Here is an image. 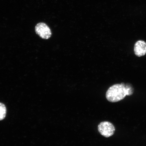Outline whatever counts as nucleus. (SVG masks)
I'll use <instances>...</instances> for the list:
<instances>
[{
    "label": "nucleus",
    "mask_w": 146,
    "mask_h": 146,
    "mask_svg": "<svg viewBox=\"0 0 146 146\" xmlns=\"http://www.w3.org/2000/svg\"><path fill=\"white\" fill-rule=\"evenodd\" d=\"M134 89L129 84H115L108 89L106 93V98L108 101L116 103L123 100L126 96L132 95Z\"/></svg>",
    "instance_id": "obj_1"
},
{
    "label": "nucleus",
    "mask_w": 146,
    "mask_h": 146,
    "mask_svg": "<svg viewBox=\"0 0 146 146\" xmlns=\"http://www.w3.org/2000/svg\"><path fill=\"white\" fill-rule=\"evenodd\" d=\"M98 129L102 136L106 138L112 136L115 131L114 125L108 121L101 122L98 125Z\"/></svg>",
    "instance_id": "obj_2"
},
{
    "label": "nucleus",
    "mask_w": 146,
    "mask_h": 146,
    "mask_svg": "<svg viewBox=\"0 0 146 146\" xmlns=\"http://www.w3.org/2000/svg\"><path fill=\"white\" fill-rule=\"evenodd\" d=\"M35 31L36 34L42 39H48L52 36V32L50 27L44 23H38L35 26Z\"/></svg>",
    "instance_id": "obj_3"
},
{
    "label": "nucleus",
    "mask_w": 146,
    "mask_h": 146,
    "mask_svg": "<svg viewBox=\"0 0 146 146\" xmlns=\"http://www.w3.org/2000/svg\"><path fill=\"white\" fill-rule=\"evenodd\" d=\"M135 54L138 57L146 54V42L143 40H139L135 43L134 47Z\"/></svg>",
    "instance_id": "obj_4"
},
{
    "label": "nucleus",
    "mask_w": 146,
    "mask_h": 146,
    "mask_svg": "<svg viewBox=\"0 0 146 146\" xmlns=\"http://www.w3.org/2000/svg\"><path fill=\"white\" fill-rule=\"evenodd\" d=\"M7 109L4 104L0 103V120L4 119L6 116Z\"/></svg>",
    "instance_id": "obj_5"
}]
</instances>
